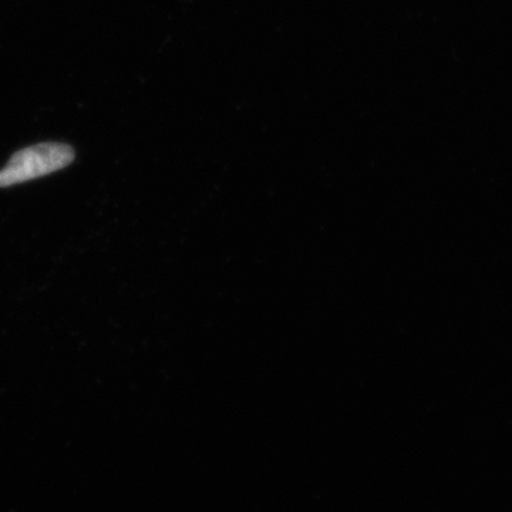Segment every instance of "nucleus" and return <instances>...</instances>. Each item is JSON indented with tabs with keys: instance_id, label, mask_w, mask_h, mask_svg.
I'll return each instance as SVG.
<instances>
[{
	"instance_id": "obj_1",
	"label": "nucleus",
	"mask_w": 512,
	"mask_h": 512,
	"mask_svg": "<svg viewBox=\"0 0 512 512\" xmlns=\"http://www.w3.org/2000/svg\"><path fill=\"white\" fill-rule=\"evenodd\" d=\"M74 150L67 144H37L13 154L9 163L0 170V188L26 183L63 170L73 163Z\"/></svg>"
}]
</instances>
